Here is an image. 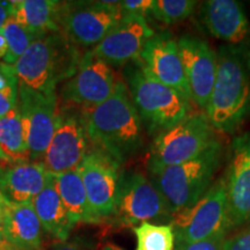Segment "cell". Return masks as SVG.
I'll list each match as a JSON object with an SVG mask.
<instances>
[{
	"instance_id": "cell-39",
	"label": "cell",
	"mask_w": 250,
	"mask_h": 250,
	"mask_svg": "<svg viewBox=\"0 0 250 250\" xmlns=\"http://www.w3.org/2000/svg\"><path fill=\"white\" fill-rule=\"evenodd\" d=\"M5 201V198H4V196H2V193H1V191H0V205H1V203Z\"/></svg>"
},
{
	"instance_id": "cell-27",
	"label": "cell",
	"mask_w": 250,
	"mask_h": 250,
	"mask_svg": "<svg viewBox=\"0 0 250 250\" xmlns=\"http://www.w3.org/2000/svg\"><path fill=\"white\" fill-rule=\"evenodd\" d=\"M197 4L193 0H153L151 17L166 26H173L191 17Z\"/></svg>"
},
{
	"instance_id": "cell-24",
	"label": "cell",
	"mask_w": 250,
	"mask_h": 250,
	"mask_svg": "<svg viewBox=\"0 0 250 250\" xmlns=\"http://www.w3.org/2000/svg\"><path fill=\"white\" fill-rule=\"evenodd\" d=\"M0 149L12 164L28 160V146L19 108L0 118Z\"/></svg>"
},
{
	"instance_id": "cell-9",
	"label": "cell",
	"mask_w": 250,
	"mask_h": 250,
	"mask_svg": "<svg viewBox=\"0 0 250 250\" xmlns=\"http://www.w3.org/2000/svg\"><path fill=\"white\" fill-rule=\"evenodd\" d=\"M122 18L121 1H64L59 28L80 50L94 49Z\"/></svg>"
},
{
	"instance_id": "cell-36",
	"label": "cell",
	"mask_w": 250,
	"mask_h": 250,
	"mask_svg": "<svg viewBox=\"0 0 250 250\" xmlns=\"http://www.w3.org/2000/svg\"><path fill=\"white\" fill-rule=\"evenodd\" d=\"M7 42H6L5 36L2 35V33L0 31V59H2V61H4L6 54H7Z\"/></svg>"
},
{
	"instance_id": "cell-20",
	"label": "cell",
	"mask_w": 250,
	"mask_h": 250,
	"mask_svg": "<svg viewBox=\"0 0 250 250\" xmlns=\"http://www.w3.org/2000/svg\"><path fill=\"white\" fill-rule=\"evenodd\" d=\"M6 239L12 250L42 249V226L33 203H1Z\"/></svg>"
},
{
	"instance_id": "cell-7",
	"label": "cell",
	"mask_w": 250,
	"mask_h": 250,
	"mask_svg": "<svg viewBox=\"0 0 250 250\" xmlns=\"http://www.w3.org/2000/svg\"><path fill=\"white\" fill-rule=\"evenodd\" d=\"M215 133L205 112L193 111L176 126L153 138L146 164L147 169L192 160L217 142Z\"/></svg>"
},
{
	"instance_id": "cell-35",
	"label": "cell",
	"mask_w": 250,
	"mask_h": 250,
	"mask_svg": "<svg viewBox=\"0 0 250 250\" xmlns=\"http://www.w3.org/2000/svg\"><path fill=\"white\" fill-rule=\"evenodd\" d=\"M0 250H12L11 246L6 239L5 227H4V217H2L1 206H0Z\"/></svg>"
},
{
	"instance_id": "cell-37",
	"label": "cell",
	"mask_w": 250,
	"mask_h": 250,
	"mask_svg": "<svg viewBox=\"0 0 250 250\" xmlns=\"http://www.w3.org/2000/svg\"><path fill=\"white\" fill-rule=\"evenodd\" d=\"M95 250H124V249L116 246L112 242H105V243H102V245H100Z\"/></svg>"
},
{
	"instance_id": "cell-19",
	"label": "cell",
	"mask_w": 250,
	"mask_h": 250,
	"mask_svg": "<svg viewBox=\"0 0 250 250\" xmlns=\"http://www.w3.org/2000/svg\"><path fill=\"white\" fill-rule=\"evenodd\" d=\"M46 179L48 170L43 162L0 164V191L6 201L15 204L33 203Z\"/></svg>"
},
{
	"instance_id": "cell-16",
	"label": "cell",
	"mask_w": 250,
	"mask_h": 250,
	"mask_svg": "<svg viewBox=\"0 0 250 250\" xmlns=\"http://www.w3.org/2000/svg\"><path fill=\"white\" fill-rule=\"evenodd\" d=\"M137 61L155 80L179 92L193 104L177 40L171 34L167 31L155 33L147 41Z\"/></svg>"
},
{
	"instance_id": "cell-6",
	"label": "cell",
	"mask_w": 250,
	"mask_h": 250,
	"mask_svg": "<svg viewBox=\"0 0 250 250\" xmlns=\"http://www.w3.org/2000/svg\"><path fill=\"white\" fill-rule=\"evenodd\" d=\"M171 219L173 214L148 176L139 170L122 169L115 210L108 224L133 228L151 220L167 225Z\"/></svg>"
},
{
	"instance_id": "cell-31",
	"label": "cell",
	"mask_w": 250,
	"mask_h": 250,
	"mask_svg": "<svg viewBox=\"0 0 250 250\" xmlns=\"http://www.w3.org/2000/svg\"><path fill=\"white\" fill-rule=\"evenodd\" d=\"M224 250H250V225L232 239H226Z\"/></svg>"
},
{
	"instance_id": "cell-28",
	"label": "cell",
	"mask_w": 250,
	"mask_h": 250,
	"mask_svg": "<svg viewBox=\"0 0 250 250\" xmlns=\"http://www.w3.org/2000/svg\"><path fill=\"white\" fill-rule=\"evenodd\" d=\"M19 78L14 65L0 61V92L19 93Z\"/></svg>"
},
{
	"instance_id": "cell-38",
	"label": "cell",
	"mask_w": 250,
	"mask_h": 250,
	"mask_svg": "<svg viewBox=\"0 0 250 250\" xmlns=\"http://www.w3.org/2000/svg\"><path fill=\"white\" fill-rule=\"evenodd\" d=\"M0 164H12L9 159L5 155V153L0 149Z\"/></svg>"
},
{
	"instance_id": "cell-17",
	"label": "cell",
	"mask_w": 250,
	"mask_h": 250,
	"mask_svg": "<svg viewBox=\"0 0 250 250\" xmlns=\"http://www.w3.org/2000/svg\"><path fill=\"white\" fill-rule=\"evenodd\" d=\"M145 18L123 15L93 52L110 66L122 67L139 58L144 46L154 35Z\"/></svg>"
},
{
	"instance_id": "cell-15",
	"label": "cell",
	"mask_w": 250,
	"mask_h": 250,
	"mask_svg": "<svg viewBox=\"0 0 250 250\" xmlns=\"http://www.w3.org/2000/svg\"><path fill=\"white\" fill-rule=\"evenodd\" d=\"M177 45L193 105L205 112L217 78V51L208 41L192 34L181 36Z\"/></svg>"
},
{
	"instance_id": "cell-1",
	"label": "cell",
	"mask_w": 250,
	"mask_h": 250,
	"mask_svg": "<svg viewBox=\"0 0 250 250\" xmlns=\"http://www.w3.org/2000/svg\"><path fill=\"white\" fill-rule=\"evenodd\" d=\"M89 148L104 153L124 165L142 152L145 130L123 79L107 101L81 109Z\"/></svg>"
},
{
	"instance_id": "cell-33",
	"label": "cell",
	"mask_w": 250,
	"mask_h": 250,
	"mask_svg": "<svg viewBox=\"0 0 250 250\" xmlns=\"http://www.w3.org/2000/svg\"><path fill=\"white\" fill-rule=\"evenodd\" d=\"M18 94L0 92V118L18 108Z\"/></svg>"
},
{
	"instance_id": "cell-10",
	"label": "cell",
	"mask_w": 250,
	"mask_h": 250,
	"mask_svg": "<svg viewBox=\"0 0 250 250\" xmlns=\"http://www.w3.org/2000/svg\"><path fill=\"white\" fill-rule=\"evenodd\" d=\"M18 108L28 146V160L42 162L59 121L57 93H41L19 83Z\"/></svg>"
},
{
	"instance_id": "cell-12",
	"label": "cell",
	"mask_w": 250,
	"mask_h": 250,
	"mask_svg": "<svg viewBox=\"0 0 250 250\" xmlns=\"http://www.w3.org/2000/svg\"><path fill=\"white\" fill-rule=\"evenodd\" d=\"M118 79L110 65L88 50L83 54L77 72L59 90L62 103L89 109L110 98Z\"/></svg>"
},
{
	"instance_id": "cell-14",
	"label": "cell",
	"mask_w": 250,
	"mask_h": 250,
	"mask_svg": "<svg viewBox=\"0 0 250 250\" xmlns=\"http://www.w3.org/2000/svg\"><path fill=\"white\" fill-rule=\"evenodd\" d=\"M229 229L250 223V131L232 140L223 175Z\"/></svg>"
},
{
	"instance_id": "cell-2",
	"label": "cell",
	"mask_w": 250,
	"mask_h": 250,
	"mask_svg": "<svg viewBox=\"0 0 250 250\" xmlns=\"http://www.w3.org/2000/svg\"><path fill=\"white\" fill-rule=\"evenodd\" d=\"M217 78L206 116L215 132L233 134L250 117V41L217 51Z\"/></svg>"
},
{
	"instance_id": "cell-5",
	"label": "cell",
	"mask_w": 250,
	"mask_h": 250,
	"mask_svg": "<svg viewBox=\"0 0 250 250\" xmlns=\"http://www.w3.org/2000/svg\"><path fill=\"white\" fill-rule=\"evenodd\" d=\"M224 156V145L217 140L192 160L162 168H149L148 179L171 212L187 210L201 199L213 183Z\"/></svg>"
},
{
	"instance_id": "cell-22",
	"label": "cell",
	"mask_w": 250,
	"mask_h": 250,
	"mask_svg": "<svg viewBox=\"0 0 250 250\" xmlns=\"http://www.w3.org/2000/svg\"><path fill=\"white\" fill-rule=\"evenodd\" d=\"M62 4L57 0H19L14 1L13 18L36 36L56 33L61 31Z\"/></svg>"
},
{
	"instance_id": "cell-32",
	"label": "cell",
	"mask_w": 250,
	"mask_h": 250,
	"mask_svg": "<svg viewBox=\"0 0 250 250\" xmlns=\"http://www.w3.org/2000/svg\"><path fill=\"white\" fill-rule=\"evenodd\" d=\"M50 250H93V245L81 237L67 239L65 241H55Z\"/></svg>"
},
{
	"instance_id": "cell-25",
	"label": "cell",
	"mask_w": 250,
	"mask_h": 250,
	"mask_svg": "<svg viewBox=\"0 0 250 250\" xmlns=\"http://www.w3.org/2000/svg\"><path fill=\"white\" fill-rule=\"evenodd\" d=\"M136 250H174L175 234L170 224L143 223L133 227Z\"/></svg>"
},
{
	"instance_id": "cell-29",
	"label": "cell",
	"mask_w": 250,
	"mask_h": 250,
	"mask_svg": "<svg viewBox=\"0 0 250 250\" xmlns=\"http://www.w3.org/2000/svg\"><path fill=\"white\" fill-rule=\"evenodd\" d=\"M153 0H125L121 1V9L123 15H136L147 20L151 17Z\"/></svg>"
},
{
	"instance_id": "cell-3",
	"label": "cell",
	"mask_w": 250,
	"mask_h": 250,
	"mask_svg": "<svg viewBox=\"0 0 250 250\" xmlns=\"http://www.w3.org/2000/svg\"><path fill=\"white\" fill-rule=\"evenodd\" d=\"M123 78L144 130L152 138L176 126L193 112L189 100L155 80L137 59L125 66Z\"/></svg>"
},
{
	"instance_id": "cell-34",
	"label": "cell",
	"mask_w": 250,
	"mask_h": 250,
	"mask_svg": "<svg viewBox=\"0 0 250 250\" xmlns=\"http://www.w3.org/2000/svg\"><path fill=\"white\" fill-rule=\"evenodd\" d=\"M14 1H0V31L5 26L6 21L13 17Z\"/></svg>"
},
{
	"instance_id": "cell-26",
	"label": "cell",
	"mask_w": 250,
	"mask_h": 250,
	"mask_svg": "<svg viewBox=\"0 0 250 250\" xmlns=\"http://www.w3.org/2000/svg\"><path fill=\"white\" fill-rule=\"evenodd\" d=\"M1 33L5 36L8 46L7 54L2 62L9 65L17 64L19 59L22 57L24 52L31 45V43L39 37L21 26L13 17L6 21Z\"/></svg>"
},
{
	"instance_id": "cell-30",
	"label": "cell",
	"mask_w": 250,
	"mask_h": 250,
	"mask_svg": "<svg viewBox=\"0 0 250 250\" xmlns=\"http://www.w3.org/2000/svg\"><path fill=\"white\" fill-rule=\"evenodd\" d=\"M225 242H226V235H219L198 242L180 243L175 246L174 250H224Z\"/></svg>"
},
{
	"instance_id": "cell-13",
	"label": "cell",
	"mask_w": 250,
	"mask_h": 250,
	"mask_svg": "<svg viewBox=\"0 0 250 250\" xmlns=\"http://www.w3.org/2000/svg\"><path fill=\"white\" fill-rule=\"evenodd\" d=\"M78 170L96 224L108 223L115 210L122 165L104 153L89 148Z\"/></svg>"
},
{
	"instance_id": "cell-11",
	"label": "cell",
	"mask_w": 250,
	"mask_h": 250,
	"mask_svg": "<svg viewBox=\"0 0 250 250\" xmlns=\"http://www.w3.org/2000/svg\"><path fill=\"white\" fill-rule=\"evenodd\" d=\"M89 151L81 108L62 103L59 121L46 149L43 165L51 174H62L79 168Z\"/></svg>"
},
{
	"instance_id": "cell-23",
	"label": "cell",
	"mask_w": 250,
	"mask_h": 250,
	"mask_svg": "<svg viewBox=\"0 0 250 250\" xmlns=\"http://www.w3.org/2000/svg\"><path fill=\"white\" fill-rule=\"evenodd\" d=\"M54 180L61 199L73 226L78 224H96L90 211L83 179L78 169L54 174Z\"/></svg>"
},
{
	"instance_id": "cell-8",
	"label": "cell",
	"mask_w": 250,
	"mask_h": 250,
	"mask_svg": "<svg viewBox=\"0 0 250 250\" xmlns=\"http://www.w3.org/2000/svg\"><path fill=\"white\" fill-rule=\"evenodd\" d=\"M170 226L173 227L176 245L227 235L230 229L223 175L212 183L198 202L174 214Z\"/></svg>"
},
{
	"instance_id": "cell-4",
	"label": "cell",
	"mask_w": 250,
	"mask_h": 250,
	"mask_svg": "<svg viewBox=\"0 0 250 250\" xmlns=\"http://www.w3.org/2000/svg\"><path fill=\"white\" fill-rule=\"evenodd\" d=\"M81 56L61 31L39 36L14 65L19 83L41 93H56L76 73Z\"/></svg>"
},
{
	"instance_id": "cell-18",
	"label": "cell",
	"mask_w": 250,
	"mask_h": 250,
	"mask_svg": "<svg viewBox=\"0 0 250 250\" xmlns=\"http://www.w3.org/2000/svg\"><path fill=\"white\" fill-rule=\"evenodd\" d=\"M199 19L211 36L227 45H241L250 41V23L241 2L208 0L202 2Z\"/></svg>"
},
{
	"instance_id": "cell-21",
	"label": "cell",
	"mask_w": 250,
	"mask_h": 250,
	"mask_svg": "<svg viewBox=\"0 0 250 250\" xmlns=\"http://www.w3.org/2000/svg\"><path fill=\"white\" fill-rule=\"evenodd\" d=\"M42 229L58 241H65L70 237L73 224L68 218L67 211L62 204L56 188L54 174L48 171L44 188L33 201Z\"/></svg>"
}]
</instances>
